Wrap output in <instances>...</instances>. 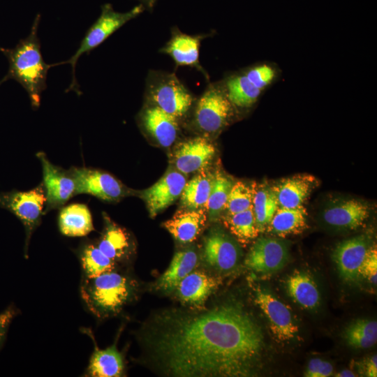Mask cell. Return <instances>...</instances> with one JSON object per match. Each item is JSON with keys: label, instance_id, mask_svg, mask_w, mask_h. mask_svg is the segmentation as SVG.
Here are the masks:
<instances>
[{"label": "cell", "instance_id": "obj_1", "mask_svg": "<svg viewBox=\"0 0 377 377\" xmlns=\"http://www.w3.org/2000/svg\"><path fill=\"white\" fill-rule=\"evenodd\" d=\"M145 342L163 371L180 377L251 376L264 346L260 326L235 302L200 313H161Z\"/></svg>", "mask_w": 377, "mask_h": 377}, {"label": "cell", "instance_id": "obj_2", "mask_svg": "<svg viewBox=\"0 0 377 377\" xmlns=\"http://www.w3.org/2000/svg\"><path fill=\"white\" fill-rule=\"evenodd\" d=\"M39 23L38 15L29 36L20 40L10 49L0 47L9 64L7 75L2 80L13 79L20 83L27 92L31 106L37 109L40 103L42 92L47 88V76L49 69L54 66L45 62L40 51L37 35Z\"/></svg>", "mask_w": 377, "mask_h": 377}, {"label": "cell", "instance_id": "obj_3", "mask_svg": "<svg viewBox=\"0 0 377 377\" xmlns=\"http://www.w3.org/2000/svg\"><path fill=\"white\" fill-rule=\"evenodd\" d=\"M133 291L129 279L114 269L93 277L82 276L80 284L83 302L99 318L119 313L130 300Z\"/></svg>", "mask_w": 377, "mask_h": 377}, {"label": "cell", "instance_id": "obj_4", "mask_svg": "<svg viewBox=\"0 0 377 377\" xmlns=\"http://www.w3.org/2000/svg\"><path fill=\"white\" fill-rule=\"evenodd\" d=\"M145 9L141 3L124 13L115 11L110 3H105L101 6L100 16L87 31L74 54L67 61L59 63L68 64L72 67L73 80L69 90L78 91L75 69L79 58L99 46L126 22L140 15Z\"/></svg>", "mask_w": 377, "mask_h": 377}, {"label": "cell", "instance_id": "obj_5", "mask_svg": "<svg viewBox=\"0 0 377 377\" xmlns=\"http://www.w3.org/2000/svg\"><path fill=\"white\" fill-rule=\"evenodd\" d=\"M146 96L151 105L177 119L186 114L193 100L175 74L160 71H151L149 74Z\"/></svg>", "mask_w": 377, "mask_h": 377}, {"label": "cell", "instance_id": "obj_6", "mask_svg": "<svg viewBox=\"0 0 377 377\" xmlns=\"http://www.w3.org/2000/svg\"><path fill=\"white\" fill-rule=\"evenodd\" d=\"M46 202L43 183L27 191L13 190L0 193V207L13 213L23 224L25 231L24 257L34 230L41 223Z\"/></svg>", "mask_w": 377, "mask_h": 377}, {"label": "cell", "instance_id": "obj_7", "mask_svg": "<svg viewBox=\"0 0 377 377\" xmlns=\"http://www.w3.org/2000/svg\"><path fill=\"white\" fill-rule=\"evenodd\" d=\"M41 163L43 184L45 191L46 202L44 214L61 208L73 196L77 194L75 181L69 170H66L52 164L44 152L36 154Z\"/></svg>", "mask_w": 377, "mask_h": 377}, {"label": "cell", "instance_id": "obj_8", "mask_svg": "<svg viewBox=\"0 0 377 377\" xmlns=\"http://www.w3.org/2000/svg\"><path fill=\"white\" fill-rule=\"evenodd\" d=\"M77 186V194H89L105 202H116L127 194L126 188L110 174L95 168L69 169Z\"/></svg>", "mask_w": 377, "mask_h": 377}, {"label": "cell", "instance_id": "obj_9", "mask_svg": "<svg viewBox=\"0 0 377 377\" xmlns=\"http://www.w3.org/2000/svg\"><path fill=\"white\" fill-rule=\"evenodd\" d=\"M227 94L219 87L210 85L197 103L195 122L207 133L219 131L226 124L232 110Z\"/></svg>", "mask_w": 377, "mask_h": 377}, {"label": "cell", "instance_id": "obj_10", "mask_svg": "<svg viewBox=\"0 0 377 377\" xmlns=\"http://www.w3.org/2000/svg\"><path fill=\"white\" fill-rule=\"evenodd\" d=\"M254 300L267 317L270 331L276 340L283 342L295 337L298 327L283 302L263 288L255 290Z\"/></svg>", "mask_w": 377, "mask_h": 377}, {"label": "cell", "instance_id": "obj_11", "mask_svg": "<svg viewBox=\"0 0 377 377\" xmlns=\"http://www.w3.org/2000/svg\"><path fill=\"white\" fill-rule=\"evenodd\" d=\"M288 258V250L283 242L270 237H260L251 247L244 264L256 272L267 274L283 267Z\"/></svg>", "mask_w": 377, "mask_h": 377}, {"label": "cell", "instance_id": "obj_12", "mask_svg": "<svg viewBox=\"0 0 377 377\" xmlns=\"http://www.w3.org/2000/svg\"><path fill=\"white\" fill-rule=\"evenodd\" d=\"M186 183L185 176L180 172L171 170L158 182L141 193L151 217L172 204L180 197Z\"/></svg>", "mask_w": 377, "mask_h": 377}, {"label": "cell", "instance_id": "obj_13", "mask_svg": "<svg viewBox=\"0 0 377 377\" xmlns=\"http://www.w3.org/2000/svg\"><path fill=\"white\" fill-rule=\"evenodd\" d=\"M215 154V147L207 139L195 138L182 142L176 147L174 162L182 174H189L205 169Z\"/></svg>", "mask_w": 377, "mask_h": 377}, {"label": "cell", "instance_id": "obj_14", "mask_svg": "<svg viewBox=\"0 0 377 377\" xmlns=\"http://www.w3.org/2000/svg\"><path fill=\"white\" fill-rule=\"evenodd\" d=\"M369 248L366 238L361 235L339 243L334 249L332 259L345 281L352 282L359 277V269Z\"/></svg>", "mask_w": 377, "mask_h": 377}, {"label": "cell", "instance_id": "obj_15", "mask_svg": "<svg viewBox=\"0 0 377 377\" xmlns=\"http://www.w3.org/2000/svg\"><path fill=\"white\" fill-rule=\"evenodd\" d=\"M239 255L237 245L221 230H212L205 239L203 257L214 269H232L237 263Z\"/></svg>", "mask_w": 377, "mask_h": 377}, {"label": "cell", "instance_id": "obj_16", "mask_svg": "<svg viewBox=\"0 0 377 377\" xmlns=\"http://www.w3.org/2000/svg\"><path fill=\"white\" fill-rule=\"evenodd\" d=\"M80 330L88 335L94 343V350L89 359L84 376L119 377L124 374L123 354L117 350V342L105 349H100L91 330L87 327Z\"/></svg>", "mask_w": 377, "mask_h": 377}, {"label": "cell", "instance_id": "obj_17", "mask_svg": "<svg viewBox=\"0 0 377 377\" xmlns=\"http://www.w3.org/2000/svg\"><path fill=\"white\" fill-rule=\"evenodd\" d=\"M203 38V36H191L176 29L160 52L169 55L177 66L195 68L207 77L206 71L199 62L200 42Z\"/></svg>", "mask_w": 377, "mask_h": 377}, {"label": "cell", "instance_id": "obj_18", "mask_svg": "<svg viewBox=\"0 0 377 377\" xmlns=\"http://www.w3.org/2000/svg\"><path fill=\"white\" fill-rule=\"evenodd\" d=\"M177 119L151 104L140 114L143 128L163 147H170L175 141L179 132Z\"/></svg>", "mask_w": 377, "mask_h": 377}, {"label": "cell", "instance_id": "obj_19", "mask_svg": "<svg viewBox=\"0 0 377 377\" xmlns=\"http://www.w3.org/2000/svg\"><path fill=\"white\" fill-rule=\"evenodd\" d=\"M369 207L355 199L341 201L323 212V219L330 226L346 230H355L369 218Z\"/></svg>", "mask_w": 377, "mask_h": 377}, {"label": "cell", "instance_id": "obj_20", "mask_svg": "<svg viewBox=\"0 0 377 377\" xmlns=\"http://www.w3.org/2000/svg\"><path fill=\"white\" fill-rule=\"evenodd\" d=\"M207 215L205 209H184L177 211L164 223L165 228L181 243L194 241L203 229Z\"/></svg>", "mask_w": 377, "mask_h": 377}, {"label": "cell", "instance_id": "obj_21", "mask_svg": "<svg viewBox=\"0 0 377 377\" xmlns=\"http://www.w3.org/2000/svg\"><path fill=\"white\" fill-rule=\"evenodd\" d=\"M217 285V281L213 277L200 271H192L178 283L175 290L183 302L201 306Z\"/></svg>", "mask_w": 377, "mask_h": 377}, {"label": "cell", "instance_id": "obj_22", "mask_svg": "<svg viewBox=\"0 0 377 377\" xmlns=\"http://www.w3.org/2000/svg\"><path fill=\"white\" fill-rule=\"evenodd\" d=\"M313 177L295 176L281 180L272 189L279 207L295 208L303 205L314 187Z\"/></svg>", "mask_w": 377, "mask_h": 377}, {"label": "cell", "instance_id": "obj_23", "mask_svg": "<svg viewBox=\"0 0 377 377\" xmlns=\"http://www.w3.org/2000/svg\"><path fill=\"white\" fill-rule=\"evenodd\" d=\"M59 231L68 237H83L94 230L92 216L84 204L62 207L58 217Z\"/></svg>", "mask_w": 377, "mask_h": 377}, {"label": "cell", "instance_id": "obj_24", "mask_svg": "<svg viewBox=\"0 0 377 377\" xmlns=\"http://www.w3.org/2000/svg\"><path fill=\"white\" fill-rule=\"evenodd\" d=\"M104 228L96 243L99 249L116 263L128 256L131 242L126 230L104 216Z\"/></svg>", "mask_w": 377, "mask_h": 377}, {"label": "cell", "instance_id": "obj_25", "mask_svg": "<svg viewBox=\"0 0 377 377\" xmlns=\"http://www.w3.org/2000/svg\"><path fill=\"white\" fill-rule=\"evenodd\" d=\"M307 215L306 209L303 205L295 208L279 207L267 228L272 233L280 237L299 234L308 226Z\"/></svg>", "mask_w": 377, "mask_h": 377}, {"label": "cell", "instance_id": "obj_26", "mask_svg": "<svg viewBox=\"0 0 377 377\" xmlns=\"http://www.w3.org/2000/svg\"><path fill=\"white\" fill-rule=\"evenodd\" d=\"M197 264L198 255L195 251L188 249L175 253L169 267L158 281V288L165 292L174 290Z\"/></svg>", "mask_w": 377, "mask_h": 377}, {"label": "cell", "instance_id": "obj_27", "mask_svg": "<svg viewBox=\"0 0 377 377\" xmlns=\"http://www.w3.org/2000/svg\"><path fill=\"white\" fill-rule=\"evenodd\" d=\"M286 288L289 296L304 309H313L320 304V295L317 286L306 273L295 271L288 278Z\"/></svg>", "mask_w": 377, "mask_h": 377}, {"label": "cell", "instance_id": "obj_28", "mask_svg": "<svg viewBox=\"0 0 377 377\" xmlns=\"http://www.w3.org/2000/svg\"><path fill=\"white\" fill-rule=\"evenodd\" d=\"M212 178L213 175L203 169L186 182L180 195L182 206L189 209L204 208L210 193Z\"/></svg>", "mask_w": 377, "mask_h": 377}, {"label": "cell", "instance_id": "obj_29", "mask_svg": "<svg viewBox=\"0 0 377 377\" xmlns=\"http://www.w3.org/2000/svg\"><path fill=\"white\" fill-rule=\"evenodd\" d=\"M82 276L93 277L115 267V262L105 255L96 244L85 242L77 251Z\"/></svg>", "mask_w": 377, "mask_h": 377}, {"label": "cell", "instance_id": "obj_30", "mask_svg": "<svg viewBox=\"0 0 377 377\" xmlns=\"http://www.w3.org/2000/svg\"><path fill=\"white\" fill-rule=\"evenodd\" d=\"M253 190L252 206L255 222L259 232H263L267 228L279 205L272 188L260 186Z\"/></svg>", "mask_w": 377, "mask_h": 377}, {"label": "cell", "instance_id": "obj_31", "mask_svg": "<svg viewBox=\"0 0 377 377\" xmlns=\"http://www.w3.org/2000/svg\"><path fill=\"white\" fill-rule=\"evenodd\" d=\"M232 182L219 172L213 175L212 184L205 210L210 221H216L225 210Z\"/></svg>", "mask_w": 377, "mask_h": 377}, {"label": "cell", "instance_id": "obj_32", "mask_svg": "<svg viewBox=\"0 0 377 377\" xmlns=\"http://www.w3.org/2000/svg\"><path fill=\"white\" fill-rule=\"evenodd\" d=\"M343 335L352 348H370L377 341V323L368 319L356 320L345 329Z\"/></svg>", "mask_w": 377, "mask_h": 377}, {"label": "cell", "instance_id": "obj_33", "mask_svg": "<svg viewBox=\"0 0 377 377\" xmlns=\"http://www.w3.org/2000/svg\"><path fill=\"white\" fill-rule=\"evenodd\" d=\"M227 96L232 104L249 107L259 97L262 90L255 87L244 75L229 78L226 82Z\"/></svg>", "mask_w": 377, "mask_h": 377}, {"label": "cell", "instance_id": "obj_34", "mask_svg": "<svg viewBox=\"0 0 377 377\" xmlns=\"http://www.w3.org/2000/svg\"><path fill=\"white\" fill-rule=\"evenodd\" d=\"M225 224L230 231L242 243H247L258 235L252 207L227 215Z\"/></svg>", "mask_w": 377, "mask_h": 377}, {"label": "cell", "instance_id": "obj_35", "mask_svg": "<svg viewBox=\"0 0 377 377\" xmlns=\"http://www.w3.org/2000/svg\"><path fill=\"white\" fill-rule=\"evenodd\" d=\"M253 190L243 182L233 184L229 193L226 210L228 215L252 207Z\"/></svg>", "mask_w": 377, "mask_h": 377}, {"label": "cell", "instance_id": "obj_36", "mask_svg": "<svg viewBox=\"0 0 377 377\" xmlns=\"http://www.w3.org/2000/svg\"><path fill=\"white\" fill-rule=\"evenodd\" d=\"M245 75L255 87L263 90L272 81L274 71L267 65H262L250 69Z\"/></svg>", "mask_w": 377, "mask_h": 377}, {"label": "cell", "instance_id": "obj_37", "mask_svg": "<svg viewBox=\"0 0 377 377\" xmlns=\"http://www.w3.org/2000/svg\"><path fill=\"white\" fill-rule=\"evenodd\" d=\"M362 276L371 283L377 282V250L376 246L369 247L359 269Z\"/></svg>", "mask_w": 377, "mask_h": 377}, {"label": "cell", "instance_id": "obj_38", "mask_svg": "<svg viewBox=\"0 0 377 377\" xmlns=\"http://www.w3.org/2000/svg\"><path fill=\"white\" fill-rule=\"evenodd\" d=\"M18 313L19 310L12 304L0 313V349L6 341L11 323Z\"/></svg>", "mask_w": 377, "mask_h": 377}, {"label": "cell", "instance_id": "obj_39", "mask_svg": "<svg viewBox=\"0 0 377 377\" xmlns=\"http://www.w3.org/2000/svg\"><path fill=\"white\" fill-rule=\"evenodd\" d=\"M322 362L323 360L320 358L311 359L309 362L306 370L304 373V376L317 377Z\"/></svg>", "mask_w": 377, "mask_h": 377}, {"label": "cell", "instance_id": "obj_40", "mask_svg": "<svg viewBox=\"0 0 377 377\" xmlns=\"http://www.w3.org/2000/svg\"><path fill=\"white\" fill-rule=\"evenodd\" d=\"M364 373L367 376H377V357L376 355L371 356L364 362Z\"/></svg>", "mask_w": 377, "mask_h": 377}, {"label": "cell", "instance_id": "obj_41", "mask_svg": "<svg viewBox=\"0 0 377 377\" xmlns=\"http://www.w3.org/2000/svg\"><path fill=\"white\" fill-rule=\"evenodd\" d=\"M334 368L332 364L327 362L323 360L319 369L317 377H328L333 374Z\"/></svg>", "mask_w": 377, "mask_h": 377}, {"label": "cell", "instance_id": "obj_42", "mask_svg": "<svg viewBox=\"0 0 377 377\" xmlns=\"http://www.w3.org/2000/svg\"><path fill=\"white\" fill-rule=\"evenodd\" d=\"M140 3L148 10L153 9L157 0H138Z\"/></svg>", "mask_w": 377, "mask_h": 377}, {"label": "cell", "instance_id": "obj_43", "mask_svg": "<svg viewBox=\"0 0 377 377\" xmlns=\"http://www.w3.org/2000/svg\"><path fill=\"white\" fill-rule=\"evenodd\" d=\"M336 376L338 377H354L355 376V374L349 370H343L338 373Z\"/></svg>", "mask_w": 377, "mask_h": 377}, {"label": "cell", "instance_id": "obj_44", "mask_svg": "<svg viewBox=\"0 0 377 377\" xmlns=\"http://www.w3.org/2000/svg\"><path fill=\"white\" fill-rule=\"evenodd\" d=\"M2 82H3V81L1 80V81L0 82V84H1Z\"/></svg>", "mask_w": 377, "mask_h": 377}]
</instances>
